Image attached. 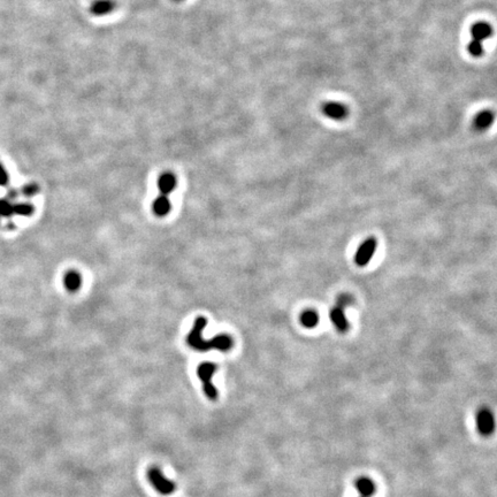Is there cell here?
<instances>
[{
	"label": "cell",
	"instance_id": "obj_15",
	"mask_svg": "<svg viewBox=\"0 0 497 497\" xmlns=\"http://www.w3.org/2000/svg\"><path fill=\"white\" fill-rule=\"evenodd\" d=\"M300 324L303 325L307 328H314L317 327L318 322H319V316L316 311L313 310H305V311L300 314Z\"/></svg>",
	"mask_w": 497,
	"mask_h": 497
},
{
	"label": "cell",
	"instance_id": "obj_20",
	"mask_svg": "<svg viewBox=\"0 0 497 497\" xmlns=\"http://www.w3.org/2000/svg\"><path fill=\"white\" fill-rule=\"evenodd\" d=\"M173 2H175V3H182V2H184V0H173Z\"/></svg>",
	"mask_w": 497,
	"mask_h": 497
},
{
	"label": "cell",
	"instance_id": "obj_1",
	"mask_svg": "<svg viewBox=\"0 0 497 497\" xmlns=\"http://www.w3.org/2000/svg\"><path fill=\"white\" fill-rule=\"evenodd\" d=\"M207 325L205 318L199 317L194 324L193 329L186 337L189 346L198 351H209L212 349L219 351H228L233 347V339L228 335H218L211 339L203 337V330Z\"/></svg>",
	"mask_w": 497,
	"mask_h": 497
},
{
	"label": "cell",
	"instance_id": "obj_18",
	"mask_svg": "<svg viewBox=\"0 0 497 497\" xmlns=\"http://www.w3.org/2000/svg\"><path fill=\"white\" fill-rule=\"evenodd\" d=\"M352 304H354V298L349 294H342L337 297L336 305L343 310L347 307H350Z\"/></svg>",
	"mask_w": 497,
	"mask_h": 497
},
{
	"label": "cell",
	"instance_id": "obj_2",
	"mask_svg": "<svg viewBox=\"0 0 497 497\" xmlns=\"http://www.w3.org/2000/svg\"><path fill=\"white\" fill-rule=\"evenodd\" d=\"M215 371L216 365L213 363H202L197 368V374L203 384L204 393L211 401H215L218 398V390L212 382V377H213Z\"/></svg>",
	"mask_w": 497,
	"mask_h": 497
},
{
	"label": "cell",
	"instance_id": "obj_7",
	"mask_svg": "<svg viewBox=\"0 0 497 497\" xmlns=\"http://www.w3.org/2000/svg\"><path fill=\"white\" fill-rule=\"evenodd\" d=\"M117 8V0H95L90 5L89 11L96 18H101V16L112 14L113 12H116Z\"/></svg>",
	"mask_w": 497,
	"mask_h": 497
},
{
	"label": "cell",
	"instance_id": "obj_13",
	"mask_svg": "<svg viewBox=\"0 0 497 497\" xmlns=\"http://www.w3.org/2000/svg\"><path fill=\"white\" fill-rule=\"evenodd\" d=\"M81 283H82V279H81V275L78 272H68V273H66L65 278H63V284H65L67 290L69 291L79 290Z\"/></svg>",
	"mask_w": 497,
	"mask_h": 497
},
{
	"label": "cell",
	"instance_id": "obj_8",
	"mask_svg": "<svg viewBox=\"0 0 497 497\" xmlns=\"http://www.w3.org/2000/svg\"><path fill=\"white\" fill-rule=\"evenodd\" d=\"M329 319L339 333H347L349 329V322H348L344 310L337 305L329 311Z\"/></svg>",
	"mask_w": 497,
	"mask_h": 497
},
{
	"label": "cell",
	"instance_id": "obj_19",
	"mask_svg": "<svg viewBox=\"0 0 497 497\" xmlns=\"http://www.w3.org/2000/svg\"><path fill=\"white\" fill-rule=\"evenodd\" d=\"M8 182V175L5 171V168L3 167V165L0 164V185H6Z\"/></svg>",
	"mask_w": 497,
	"mask_h": 497
},
{
	"label": "cell",
	"instance_id": "obj_14",
	"mask_svg": "<svg viewBox=\"0 0 497 497\" xmlns=\"http://www.w3.org/2000/svg\"><path fill=\"white\" fill-rule=\"evenodd\" d=\"M169 210H171V203H169V199L167 196H164L161 195L160 197H158L154 203V212L158 216H165L169 213Z\"/></svg>",
	"mask_w": 497,
	"mask_h": 497
},
{
	"label": "cell",
	"instance_id": "obj_4",
	"mask_svg": "<svg viewBox=\"0 0 497 497\" xmlns=\"http://www.w3.org/2000/svg\"><path fill=\"white\" fill-rule=\"evenodd\" d=\"M377 242L374 237H368V239L365 240L362 244L358 246L357 249L356 254H355V262L357 266L364 267L369 264V261L372 260L373 256H374V252L376 250Z\"/></svg>",
	"mask_w": 497,
	"mask_h": 497
},
{
	"label": "cell",
	"instance_id": "obj_12",
	"mask_svg": "<svg viewBox=\"0 0 497 497\" xmlns=\"http://www.w3.org/2000/svg\"><path fill=\"white\" fill-rule=\"evenodd\" d=\"M158 186L159 190L161 191V194L164 196H167L169 193L175 189L176 186V178L173 175L172 173H164L163 175L159 177L158 180Z\"/></svg>",
	"mask_w": 497,
	"mask_h": 497
},
{
	"label": "cell",
	"instance_id": "obj_3",
	"mask_svg": "<svg viewBox=\"0 0 497 497\" xmlns=\"http://www.w3.org/2000/svg\"><path fill=\"white\" fill-rule=\"evenodd\" d=\"M147 479L155 489L161 495H171L176 489L175 483L166 478L159 467H151L147 471Z\"/></svg>",
	"mask_w": 497,
	"mask_h": 497
},
{
	"label": "cell",
	"instance_id": "obj_17",
	"mask_svg": "<svg viewBox=\"0 0 497 497\" xmlns=\"http://www.w3.org/2000/svg\"><path fill=\"white\" fill-rule=\"evenodd\" d=\"M12 214H16V205H12L5 201H0V216H8Z\"/></svg>",
	"mask_w": 497,
	"mask_h": 497
},
{
	"label": "cell",
	"instance_id": "obj_16",
	"mask_svg": "<svg viewBox=\"0 0 497 497\" xmlns=\"http://www.w3.org/2000/svg\"><path fill=\"white\" fill-rule=\"evenodd\" d=\"M467 51H469V53L472 55L473 58H480L483 54L482 43L481 42L472 40V42H471V43H469V45H467Z\"/></svg>",
	"mask_w": 497,
	"mask_h": 497
},
{
	"label": "cell",
	"instance_id": "obj_6",
	"mask_svg": "<svg viewBox=\"0 0 497 497\" xmlns=\"http://www.w3.org/2000/svg\"><path fill=\"white\" fill-rule=\"evenodd\" d=\"M321 110L327 118H329L331 120H335V121H342L348 117V114H349V109H348L346 105H343L341 103H335V101H328V103H325L322 105Z\"/></svg>",
	"mask_w": 497,
	"mask_h": 497
},
{
	"label": "cell",
	"instance_id": "obj_11",
	"mask_svg": "<svg viewBox=\"0 0 497 497\" xmlns=\"http://www.w3.org/2000/svg\"><path fill=\"white\" fill-rule=\"evenodd\" d=\"M355 487L360 497H372L375 492V483L367 477H360L356 480Z\"/></svg>",
	"mask_w": 497,
	"mask_h": 497
},
{
	"label": "cell",
	"instance_id": "obj_10",
	"mask_svg": "<svg viewBox=\"0 0 497 497\" xmlns=\"http://www.w3.org/2000/svg\"><path fill=\"white\" fill-rule=\"evenodd\" d=\"M471 33L474 41L482 42L490 38L492 35V28L489 23L487 22H477L471 28Z\"/></svg>",
	"mask_w": 497,
	"mask_h": 497
},
{
	"label": "cell",
	"instance_id": "obj_5",
	"mask_svg": "<svg viewBox=\"0 0 497 497\" xmlns=\"http://www.w3.org/2000/svg\"><path fill=\"white\" fill-rule=\"evenodd\" d=\"M475 425L480 434L485 436L490 435L495 430V419L492 412L487 407L480 409L475 414Z\"/></svg>",
	"mask_w": 497,
	"mask_h": 497
},
{
	"label": "cell",
	"instance_id": "obj_9",
	"mask_svg": "<svg viewBox=\"0 0 497 497\" xmlns=\"http://www.w3.org/2000/svg\"><path fill=\"white\" fill-rule=\"evenodd\" d=\"M495 116L489 109H483L475 116L473 120V127L479 131L487 130L494 123Z\"/></svg>",
	"mask_w": 497,
	"mask_h": 497
}]
</instances>
